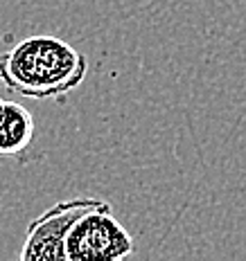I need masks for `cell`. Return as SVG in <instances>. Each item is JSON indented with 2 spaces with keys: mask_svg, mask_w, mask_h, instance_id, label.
I'll return each instance as SVG.
<instances>
[{
  "mask_svg": "<svg viewBox=\"0 0 246 261\" xmlns=\"http://www.w3.org/2000/svg\"><path fill=\"white\" fill-rule=\"evenodd\" d=\"M88 63L70 43L30 36L0 54V81L30 99H61L84 81Z\"/></svg>",
  "mask_w": 246,
  "mask_h": 261,
  "instance_id": "6da1fadb",
  "label": "cell"
},
{
  "mask_svg": "<svg viewBox=\"0 0 246 261\" xmlns=\"http://www.w3.org/2000/svg\"><path fill=\"white\" fill-rule=\"evenodd\" d=\"M106 205L108 203L97 198H73L52 205L27 225L20 261H63L65 239L75 227V223Z\"/></svg>",
  "mask_w": 246,
  "mask_h": 261,
  "instance_id": "7a4b0ae2",
  "label": "cell"
},
{
  "mask_svg": "<svg viewBox=\"0 0 246 261\" xmlns=\"http://www.w3.org/2000/svg\"><path fill=\"white\" fill-rule=\"evenodd\" d=\"M133 252V239L111 216V205L86 214L65 239L68 261H120Z\"/></svg>",
  "mask_w": 246,
  "mask_h": 261,
  "instance_id": "3957f363",
  "label": "cell"
},
{
  "mask_svg": "<svg viewBox=\"0 0 246 261\" xmlns=\"http://www.w3.org/2000/svg\"><path fill=\"white\" fill-rule=\"evenodd\" d=\"M34 140V117L23 104L0 97V158H20Z\"/></svg>",
  "mask_w": 246,
  "mask_h": 261,
  "instance_id": "277c9868",
  "label": "cell"
}]
</instances>
